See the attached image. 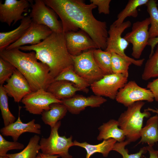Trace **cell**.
Wrapping results in <instances>:
<instances>
[{
	"mask_svg": "<svg viewBox=\"0 0 158 158\" xmlns=\"http://www.w3.org/2000/svg\"><path fill=\"white\" fill-rule=\"evenodd\" d=\"M59 17L63 33L80 29L92 39L98 49L105 50L108 37L107 23L97 19L92 10L97 6L82 0H43Z\"/></svg>",
	"mask_w": 158,
	"mask_h": 158,
	"instance_id": "1",
	"label": "cell"
},
{
	"mask_svg": "<svg viewBox=\"0 0 158 158\" xmlns=\"http://www.w3.org/2000/svg\"><path fill=\"white\" fill-rule=\"evenodd\" d=\"M18 48L21 51L35 52L38 60L48 66L54 80L65 71L73 68L72 56L67 50L63 33L53 32L39 44Z\"/></svg>",
	"mask_w": 158,
	"mask_h": 158,
	"instance_id": "2",
	"label": "cell"
},
{
	"mask_svg": "<svg viewBox=\"0 0 158 158\" xmlns=\"http://www.w3.org/2000/svg\"><path fill=\"white\" fill-rule=\"evenodd\" d=\"M0 56L12 64L25 78L32 92L46 90L54 80L46 64L38 61L35 52H23L18 48L0 51Z\"/></svg>",
	"mask_w": 158,
	"mask_h": 158,
	"instance_id": "3",
	"label": "cell"
},
{
	"mask_svg": "<svg viewBox=\"0 0 158 158\" xmlns=\"http://www.w3.org/2000/svg\"><path fill=\"white\" fill-rule=\"evenodd\" d=\"M145 104L144 102L141 101L130 105L121 114L117 120L118 126L124 132L126 140L130 143L135 142L140 138V133L142 128L143 119L151 116L150 111L141 112Z\"/></svg>",
	"mask_w": 158,
	"mask_h": 158,
	"instance_id": "4",
	"label": "cell"
},
{
	"mask_svg": "<svg viewBox=\"0 0 158 158\" xmlns=\"http://www.w3.org/2000/svg\"><path fill=\"white\" fill-rule=\"evenodd\" d=\"M61 125L59 121L51 130L49 136L47 138H42L39 144L42 153L49 155H58L62 158H72L68 152L69 148L74 146L71 136L67 138L65 136H60L58 130Z\"/></svg>",
	"mask_w": 158,
	"mask_h": 158,
	"instance_id": "5",
	"label": "cell"
},
{
	"mask_svg": "<svg viewBox=\"0 0 158 158\" xmlns=\"http://www.w3.org/2000/svg\"><path fill=\"white\" fill-rule=\"evenodd\" d=\"M131 24V22L128 20L118 26H116L113 23L111 25L108 31L107 47L104 50L114 52L130 61L135 65L141 66L145 61L144 59L136 60L127 56L125 52L129 43L121 35Z\"/></svg>",
	"mask_w": 158,
	"mask_h": 158,
	"instance_id": "6",
	"label": "cell"
},
{
	"mask_svg": "<svg viewBox=\"0 0 158 158\" xmlns=\"http://www.w3.org/2000/svg\"><path fill=\"white\" fill-rule=\"evenodd\" d=\"M93 50H89L77 56H72L74 71L90 85L105 75L94 60Z\"/></svg>",
	"mask_w": 158,
	"mask_h": 158,
	"instance_id": "7",
	"label": "cell"
},
{
	"mask_svg": "<svg viewBox=\"0 0 158 158\" xmlns=\"http://www.w3.org/2000/svg\"><path fill=\"white\" fill-rule=\"evenodd\" d=\"M31 5L29 16L32 21L39 25L46 26L56 33H63L61 21L57 18L56 14L47 6L43 0H35Z\"/></svg>",
	"mask_w": 158,
	"mask_h": 158,
	"instance_id": "8",
	"label": "cell"
},
{
	"mask_svg": "<svg viewBox=\"0 0 158 158\" xmlns=\"http://www.w3.org/2000/svg\"><path fill=\"white\" fill-rule=\"evenodd\" d=\"M150 24L149 17L142 21L135 22L132 25L131 31L123 37L129 43L132 44L131 55L135 59L140 58L145 48L148 45Z\"/></svg>",
	"mask_w": 158,
	"mask_h": 158,
	"instance_id": "9",
	"label": "cell"
},
{
	"mask_svg": "<svg viewBox=\"0 0 158 158\" xmlns=\"http://www.w3.org/2000/svg\"><path fill=\"white\" fill-rule=\"evenodd\" d=\"M128 78L121 74L105 75L100 80L92 83L90 88L95 95L114 100L119 90L128 82Z\"/></svg>",
	"mask_w": 158,
	"mask_h": 158,
	"instance_id": "10",
	"label": "cell"
},
{
	"mask_svg": "<svg viewBox=\"0 0 158 158\" xmlns=\"http://www.w3.org/2000/svg\"><path fill=\"white\" fill-rule=\"evenodd\" d=\"M115 99L118 103L127 107L138 101L152 102L154 97L150 90L141 87L134 81L131 80L119 90Z\"/></svg>",
	"mask_w": 158,
	"mask_h": 158,
	"instance_id": "11",
	"label": "cell"
},
{
	"mask_svg": "<svg viewBox=\"0 0 158 158\" xmlns=\"http://www.w3.org/2000/svg\"><path fill=\"white\" fill-rule=\"evenodd\" d=\"M21 102L26 110L35 115H41L44 111L50 109V105L52 103H62L61 100L42 89L28 94Z\"/></svg>",
	"mask_w": 158,
	"mask_h": 158,
	"instance_id": "12",
	"label": "cell"
},
{
	"mask_svg": "<svg viewBox=\"0 0 158 158\" xmlns=\"http://www.w3.org/2000/svg\"><path fill=\"white\" fill-rule=\"evenodd\" d=\"M31 1L28 0H5L0 2V21L10 26L15 24L25 17L24 12L27 11L31 6Z\"/></svg>",
	"mask_w": 158,
	"mask_h": 158,
	"instance_id": "13",
	"label": "cell"
},
{
	"mask_svg": "<svg viewBox=\"0 0 158 158\" xmlns=\"http://www.w3.org/2000/svg\"><path fill=\"white\" fill-rule=\"evenodd\" d=\"M66 44L69 53L77 56L83 51L92 49H98L90 37L82 30L64 33Z\"/></svg>",
	"mask_w": 158,
	"mask_h": 158,
	"instance_id": "14",
	"label": "cell"
},
{
	"mask_svg": "<svg viewBox=\"0 0 158 158\" xmlns=\"http://www.w3.org/2000/svg\"><path fill=\"white\" fill-rule=\"evenodd\" d=\"M6 81L7 83L3 86V89L7 95L13 97L15 102H21L25 96L32 92L27 80L17 69Z\"/></svg>",
	"mask_w": 158,
	"mask_h": 158,
	"instance_id": "15",
	"label": "cell"
},
{
	"mask_svg": "<svg viewBox=\"0 0 158 158\" xmlns=\"http://www.w3.org/2000/svg\"><path fill=\"white\" fill-rule=\"evenodd\" d=\"M52 32L47 26L38 24L32 21L30 26L22 37L5 49L9 50L18 48L27 44H37L47 38Z\"/></svg>",
	"mask_w": 158,
	"mask_h": 158,
	"instance_id": "16",
	"label": "cell"
},
{
	"mask_svg": "<svg viewBox=\"0 0 158 158\" xmlns=\"http://www.w3.org/2000/svg\"><path fill=\"white\" fill-rule=\"evenodd\" d=\"M21 107L19 106L18 117L17 120L6 126H4L0 130L1 134L6 136H11L13 141H17L20 135L25 132H29L39 135L41 133V126L35 123L33 119L27 123H23L20 116Z\"/></svg>",
	"mask_w": 158,
	"mask_h": 158,
	"instance_id": "17",
	"label": "cell"
},
{
	"mask_svg": "<svg viewBox=\"0 0 158 158\" xmlns=\"http://www.w3.org/2000/svg\"><path fill=\"white\" fill-rule=\"evenodd\" d=\"M61 100V103L66 107L68 111L75 114H79L87 107H99L107 101L102 97L96 95L86 97L78 95Z\"/></svg>",
	"mask_w": 158,
	"mask_h": 158,
	"instance_id": "18",
	"label": "cell"
},
{
	"mask_svg": "<svg viewBox=\"0 0 158 158\" xmlns=\"http://www.w3.org/2000/svg\"><path fill=\"white\" fill-rule=\"evenodd\" d=\"M32 22L29 16L25 17L20 20V25L12 30L0 32V51L5 49L15 42L24 35Z\"/></svg>",
	"mask_w": 158,
	"mask_h": 158,
	"instance_id": "19",
	"label": "cell"
},
{
	"mask_svg": "<svg viewBox=\"0 0 158 158\" xmlns=\"http://www.w3.org/2000/svg\"><path fill=\"white\" fill-rule=\"evenodd\" d=\"M46 91L58 99H69L81 90L71 82L64 80H54L48 85Z\"/></svg>",
	"mask_w": 158,
	"mask_h": 158,
	"instance_id": "20",
	"label": "cell"
},
{
	"mask_svg": "<svg viewBox=\"0 0 158 158\" xmlns=\"http://www.w3.org/2000/svg\"><path fill=\"white\" fill-rule=\"evenodd\" d=\"M118 121L111 119L104 123L98 128L99 134L97 137L98 140L111 138L115 139L118 142H123L126 138L123 131L118 128Z\"/></svg>",
	"mask_w": 158,
	"mask_h": 158,
	"instance_id": "21",
	"label": "cell"
},
{
	"mask_svg": "<svg viewBox=\"0 0 158 158\" xmlns=\"http://www.w3.org/2000/svg\"><path fill=\"white\" fill-rule=\"evenodd\" d=\"M141 139L137 145L147 143L153 147L158 142V115L157 114L147 121L145 126L142 128L140 133Z\"/></svg>",
	"mask_w": 158,
	"mask_h": 158,
	"instance_id": "22",
	"label": "cell"
},
{
	"mask_svg": "<svg viewBox=\"0 0 158 158\" xmlns=\"http://www.w3.org/2000/svg\"><path fill=\"white\" fill-rule=\"evenodd\" d=\"M116 142L115 139L111 138L103 140L102 142L98 144L91 145L87 142H80L75 140L73 142V145L85 149L87 152L85 158H90L92 154L96 153H101L104 157H107L110 152L113 150Z\"/></svg>",
	"mask_w": 158,
	"mask_h": 158,
	"instance_id": "23",
	"label": "cell"
},
{
	"mask_svg": "<svg viewBox=\"0 0 158 158\" xmlns=\"http://www.w3.org/2000/svg\"><path fill=\"white\" fill-rule=\"evenodd\" d=\"M50 107L49 110L44 111L42 113L41 118L45 124L52 128L65 116L68 110L66 107L61 103H52Z\"/></svg>",
	"mask_w": 158,
	"mask_h": 158,
	"instance_id": "24",
	"label": "cell"
},
{
	"mask_svg": "<svg viewBox=\"0 0 158 158\" xmlns=\"http://www.w3.org/2000/svg\"><path fill=\"white\" fill-rule=\"evenodd\" d=\"M149 0H129L125 8L118 15L117 19L113 23L118 26L124 22L128 17L136 18L138 16L137 8L139 7L146 5Z\"/></svg>",
	"mask_w": 158,
	"mask_h": 158,
	"instance_id": "25",
	"label": "cell"
},
{
	"mask_svg": "<svg viewBox=\"0 0 158 158\" xmlns=\"http://www.w3.org/2000/svg\"><path fill=\"white\" fill-rule=\"evenodd\" d=\"M40 138L35 135L30 139L25 147L20 152L14 154H7L9 158H36L39 153Z\"/></svg>",
	"mask_w": 158,
	"mask_h": 158,
	"instance_id": "26",
	"label": "cell"
},
{
	"mask_svg": "<svg viewBox=\"0 0 158 158\" xmlns=\"http://www.w3.org/2000/svg\"><path fill=\"white\" fill-rule=\"evenodd\" d=\"M64 80L71 82L81 91L87 92L88 87L90 85L86 80L77 74L73 68L68 69L64 71L55 78L54 80Z\"/></svg>",
	"mask_w": 158,
	"mask_h": 158,
	"instance_id": "27",
	"label": "cell"
},
{
	"mask_svg": "<svg viewBox=\"0 0 158 158\" xmlns=\"http://www.w3.org/2000/svg\"><path fill=\"white\" fill-rule=\"evenodd\" d=\"M94 60L105 75L113 73L111 66V52L100 49L93 50Z\"/></svg>",
	"mask_w": 158,
	"mask_h": 158,
	"instance_id": "28",
	"label": "cell"
},
{
	"mask_svg": "<svg viewBox=\"0 0 158 158\" xmlns=\"http://www.w3.org/2000/svg\"><path fill=\"white\" fill-rule=\"evenodd\" d=\"M157 1L149 0L145 5L150 20V27L149 30L150 39L158 37V8Z\"/></svg>",
	"mask_w": 158,
	"mask_h": 158,
	"instance_id": "29",
	"label": "cell"
},
{
	"mask_svg": "<svg viewBox=\"0 0 158 158\" xmlns=\"http://www.w3.org/2000/svg\"><path fill=\"white\" fill-rule=\"evenodd\" d=\"M158 77V44L155 52L147 61L142 74V79L147 80Z\"/></svg>",
	"mask_w": 158,
	"mask_h": 158,
	"instance_id": "30",
	"label": "cell"
},
{
	"mask_svg": "<svg viewBox=\"0 0 158 158\" xmlns=\"http://www.w3.org/2000/svg\"><path fill=\"white\" fill-rule=\"evenodd\" d=\"M111 52V66L113 73L121 74L128 78L129 67L132 63L114 52Z\"/></svg>",
	"mask_w": 158,
	"mask_h": 158,
	"instance_id": "31",
	"label": "cell"
},
{
	"mask_svg": "<svg viewBox=\"0 0 158 158\" xmlns=\"http://www.w3.org/2000/svg\"><path fill=\"white\" fill-rule=\"evenodd\" d=\"M3 86L0 85V109L4 126H6L15 121L16 118L9 110L8 95Z\"/></svg>",
	"mask_w": 158,
	"mask_h": 158,
	"instance_id": "32",
	"label": "cell"
},
{
	"mask_svg": "<svg viewBox=\"0 0 158 158\" xmlns=\"http://www.w3.org/2000/svg\"><path fill=\"white\" fill-rule=\"evenodd\" d=\"M130 143L126 140L123 142H116L114 145L113 150L120 153L122 156V158H141L142 154H145L147 151L146 147H144L141 148L138 152L129 154L128 150L125 147Z\"/></svg>",
	"mask_w": 158,
	"mask_h": 158,
	"instance_id": "33",
	"label": "cell"
},
{
	"mask_svg": "<svg viewBox=\"0 0 158 158\" xmlns=\"http://www.w3.org/2000/svg\"><path fill=\"white\" fill-rule=\"evenodd\" d=\"M16 68L11 63L0 57V84L3 85Z\"/></svg>",
	"mask_w": 158,
	"mask_h": 158,
	"instance_id": "34",
	"label": "cell"
},
{
	"mask_svg": "<svg viewBox=\"0 0 158 158\" xmlns=\"http://www.w3.org/2000/svg\"><path fill=\"white\" fill-rule=\"evenodd\" d=\"M24 145L17 141H8L0 134V156H5L9 150H21L24 148Z\"/></svg>",
	"mask_w": 158,
	"mask_h": 158,
	"instance_id": "35",
	"label": "cell"
},
{
	"mask_svg": "<svg viewBox=\"0 0 158 158\" xmlns=\"http://www.w3.org/2000/svg\"><path fill=\"white\" fill-rule=\"evenodd\" d=\"M111 0H90L91 3L98 7V13L107 15L110 13Z\"/></svg>",
	"mask_w": 158,
	"mask_h": 158,
	"instance_id": "36",
	"label": "cell"
},
{
	"mask_svg": "<svg viewBox=\"0 0 158 158\" xmlns=\"http://www.w3.org/2000/svg\"><path fill=\"white\" fill-rule=\"evenodd\" d=\"M147 88L152 92L154 100L158 102V78L149 82L147 85Z\"/></svg>",
	"mask_w": 158,
	"mask_h": 158,
	"instance_id": "37",
	"label": "cell"
},
{
	"mask_svg": "<svg viewBox=\"0 0 158 158\" xmlns=\"http://www.w3.org/2000/svg\"><path fill=\"white\" fill-rule=\"evenodd\" d=\"M158 44V37L150 38L148 41V45L151 47V50L149 57L151 56L154 52V49L156 45Z\"/></svg>",
	"mask_w": 158,
	"mask_h": 158,
	"instance_id": "38",
	"label": "cell"
},
{
	"mask_svg": "<svg viewBox=\"0 0 158 158\" xmlns=\"http://www.w3.org/2000/svg\"><path fill=\"white\" fill-rule=\"evenodd\" d=\"M147 151L149 152L150 156L149 158H158L157 150H154L152 147L147 146L146 147ZM144 156H142L141 158H144Z\"/></svg>",
	"mask_w": 158,
	"mask_h": 158,
	"instance_id": "39",
	"label": "cell"
},
{
	"mask_svg": "<svg viewBox=\"0 0 158 158\" xmlns=\"http://www.w3.org/2000/svg\"><path fill=\"white\" fill-rule=\"evenodd\" d=\"M42 158H58L60 156L58 155H49L40 153Z\"/></svg>",
	"mask_w": 158,
	"mask_h": 158,
	"instance_id": "40",
	"label": "cell"
},
{
	"mask_svg": "<svg viewBox=\"0 0 158 158\" xmlns=\"http://www.w3.org/2000/svg\"><path fill=\"white\" fill-rule=\"evenodd\" d=\"M144 111H151L153 113H155L158 115V107L155 109H153L150 108H148L147 109H145Z\"/></svg>",
	"mask_w": 158,
	"mask_h": 158,
	"instance_id": "41",
	"label": "cell"
},
{
	"mask_svg": "<svg viewBox=\"0 0 158 158\" xmlns=\"http://www.w3.org/2000/svg\"><path fill=\"white\" fill-rule=\"evenodd\" d=\"M0 158H9L7 154L5 156H0Z\"/></svg>",
	"mask_w": 158,
	"mask_h": 158,
	"instance_id": "42",
	"label": "cell"
},
{
	"mask_svg": "<svg viewBox=\"0 0 158 158\" xmlns=\"http://www.w3.org/2000/svg\"><path fill=\"white\" fill-rule=\"evenodd\" d=\"M36 158H42L40 155V153H39Z\"/></svg>",
	"mask_w": 158,
	"mask_h": 158,
	"instance_id": "43",
	"label": "cell"
},
{
	"mask_svg": "<svg viewBox=\"0 0 158 158\" xmlns=\"http://www.w3.org/2000/svg\"><path fill=\"white\" fill-rule=\"evenodd\" d=\"M157 7L158 8V2L157 3Z\"/></svg>",
	"mask_w": 158,
	"mask_h": 158,
	"instance_id": "44",
	"label": "cell"
},
{
	"mask_svg": "<svg viewBox=\"0 0 158 158\" xmlns=\"http://www.w3.org/2000/svg\"><path fill=\"white\" fill-rule=\"evenodd\" d=\"M157 153H158V150H157Z\"/></svg>",
	"mask_w": 158,
	"mask_h": 158,
	"instance_id": "45",
	"label": "cell"
}]
</instances>
